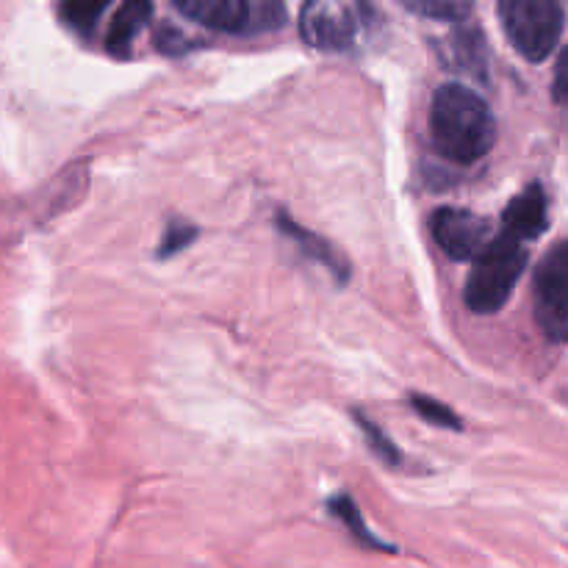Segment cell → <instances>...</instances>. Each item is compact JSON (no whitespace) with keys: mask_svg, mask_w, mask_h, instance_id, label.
<instances>
[{"mask_svg":"<svg viewBox=\"0 0 568 568\" xmlns=\"http://www.w3.org/2000/svg\"><path fill=\"white\" fill-rule=\"evenodd\" d=\"M194 239H197V227L189 225V222H183V220L170 222V225H166V231H164V239H161L159 258H170V255L181 253V250L189 247Z\"/></svg>","mask_w":568,"mask_h":568,"instance_id":"e0dca14e","label":"cell"},{"mask_svg":"<svg viewBox=\"0 0 568 568\" xmlns=\"http://www.w3.org/2000/svg\"><path fill=\"white\" fill-rule=\"evenodd\" d=\"M410 408H414L422 419H427L430 425L444 427V430H460V427H464V422L458 419V414H455L449 405L438 403V399L433 397H425V394H410Z\"/></svg>","mask_w":568,"mask_h":568,"instance_id":"9a60e30c","label":"cell"},{"mask_svg":"<svg viewBox=\"0 0 568 568\" xmlns=\"http://www.w3.org/2000/svg\"><path fill=\"white\" fill-rule=\"evenodd\" d=\"M150 17H153V3L148 0H131V3H122L116 9V14L111 17L109 33H105V50L111 55H128L133 39L142 33V28L148 26Z\"/></svg>","mask_w":568,"mask_h":568,"instance_id":"8fae6325","label":"cell"},{"mask_svg":"<svg viewBox=\"0 0 568 568\" xmlns=\"http://www.w3.org/2000/svg\"><path fill=\"white\" fill-rule=\"evenodd\" d=\"M547 227V194H544V189L538 183H532V186H527L525 192L510 200L508 211L503 216V233L525 244L544 236Z\"/></svg>","mask_w":568,"mask_h":568,"instance_id":"ba28073f","label":"cell"},{"mask_svg":"<svg viewBox=\"0 0 568 568\" xmlns=\"http://www.w3.org/2000/svg\"><path fill=\"white\" fill-rule=\"evenodd\" d=\"M155 44H159L161 53L178 55V53H183V50H186L192 42H189V39L183 37L178 28L164 26V28H159V33H155Z\"/></svg>","mask_w":568,"mask_h":568,"instance_id":"ac0fdd59","label":"cell"},{"mask_svg":"<svg viewBox=\"0 0 568 568\" xmlns=\"http://www.w3.org/2000/svg\"><path fill=\"white\" fill-rule=\"evenodd\" d=\"M403 6L419 17L447 22H460L471 14V3H458V0H405Z\"/></svg>","mask_w":568,"mask_h":568,"instance_id":"4fadbf2b","label":"cell"},{"mask_svg":"<svg viewBox=\"0 0 568 568\" xmlns=\"http://www.w3.org/2000/svg\"><path fill=\"white\" fill-rule=\"evenodd\" d=\"M536 322L552 344L568 342V242L555 244L541 258L532 281Z\"/></svg>","mask_w":568,"mask_h":568,"instance_id":"5b68a950","label":"cell"},{"mask_svg":"<svg viewBox=\"0 0 568 568\" xmlns=\"http://www.w3.org/2000/svg\"><path fill=\"white\" fill-rule=\"evenodd\" d=\"M499 20L510 44L527 61H544L564 33V9L555 0H505Z\"/></svg>","mask_w":568,"mask_h":568,"instance_id":"3957f363","label":"cell"},{"mask_svg":"<svg viewBox=\"0 0 568 568\" xmlns=\"http://www.w3.org/2000/svg\"><path fill=\"white\" fill-rule=\"evenodd\" d=\"M444 59L453 70H464L475 78H486V37L480 28L460 22L447 39H444Z\"/></svg>","mask_w":568,"mask_h":568,"instance_id":"30bf717a","label":"cell"},{"mask_svg":"<svg viewBox=\"0 0 568 568\" xmlns=\"http://www.w3.org/2000/svg\"><path fill=\"white\" fill-rule=\"evenodd\" d=\"M175 9L189 20L220 33H266L286 22V9L275 0H175Z\"/></svg>","mask_w":568,"mask_h":568,"instance_id":"277c9868","label":"cell"},{"mask_svg":"<svg viewBox=\"0 0 568 568\" xmlns=\"http://www.w3.org/2000/svg\"><path fill=\"white\" fill-rule=\"evenodd\" d=\"M327 510H331L336 519H342L344 525H347V530L353 532L358 541H364L366 547H375V549H386V552H392V547L383 541H377L375 536L369 532V527L364 525V519H361V510L358 505H355V499L349 497V494H338V497H333L331 503H327Z\"/></svg>","mask_w":568,"mask_h":568,"instance_id":"7c38bea8","label":"cell"},{"mask_svg":"<svg viewBox=\"0 0 568 568\" xmlns=\"http://www.w3.org/2000/svg\"><path fill=\"white\" fill-rule=\"evenodd\" d=\"M369 14L372 9L361 3L316 0V3L303 6V11H300V37L316 50L342 53V50L353 48Z\"/></svg>","mask_w":568,"mask_h":568,"instance_id":"8992f818","label":"cell"},{"mask_svg":"<svg viewBox=\"0 0 568 568\" xmlns=\"http://www.w3.org/2000/svg\"><path fill=\"white\" fill-rule=\"evenodd\" d=\"M277 227H281V233H286V236L292 239V242L297 244L305 255H308V258L320 261L327 272H333L338 283L347 281L349 277L347 258H344V255L338 253L331 242H327V239L316 236V233H311L308 227L297 225V222H294L286 211H277Z\"/></svg>","mask_w":568,"mask_h":568,"instance_id":"9c48e42d","label":"cell"},{"mask_svg":"<svg viewBox=\"0 0 568 568\" xmlns=\"http://www.w3.org/2000/svg\"><path fill=\"white\" fill-rule=\"evenodd\" d=\"M355 419H358V427H361V430H364V436H366V442H369L372 453H375L377 458L383 460V464L399 466L403 455H399L397 444H394L392 438H388L386 433H383V427L377 425L375 419H369V416H366V414H361V410H355Z\"/></svg>","mask_w":568,"mask_h":568,"instance_id":"5bb4252c","label":"cell"},{"mask_svg":"<svg viewBox=\"0 0 568 568\" xmlns=\"http://www.w3.org/2000/svg\"><path fill=\"white\" fill-rule=\"evenodd\" d=\"M430 136L455 164H477L497 142V120L486 100L460 83H444L430 103Z\"/></svg>","mask_w":568,"mask_h":568,"instance_id":"6da1fadb","label":"cell"},{"mask_svg":"<svg viewBox=\"0 0 568 568\" xmlns=\"http://www.w3.org/2000/svg\"><path fill=\"white\" fill-rule=\"evenodd\" d=\"M103 11L105 3H100V0H75V3L61 6V17H64L67 26L81 33H92Z\"/></svg>","mask_w":568,"mask_h":568,"instance_id":"2e32d148","label":"cell"},{"mask_svg":"<svg viewBox=\"0 0 568 568\" xmlns=\"http://www.w3.org/2000/svg\"><path fill=\"white\" fill-rule=\"evenodd\" d=\"M527 250L516 239L494 236V242L475 258V266L466 281V305L475 314H497L514 294L516 283L525 275Z\"/></svg>","mask_w":568,"mask_h":568,"instance_id":"7a4b0ae2","label":"cell"},{"mask_svg":"<svg viewBox=\"0 0 568 568\" xmlns=\"http://www.w3.org/2000/svg\"><path fill=\"white\" fill-rule=\"evenodd\" d=\"M552 98H555V103H568V48L560 53L558 67H555Z\"/></svg>","mask_w":568,"mask_h":568,"instance_id":"d6986e66","label":"cell"},{"mask_svg":"<svg viewBox=\"0 0 568 568\" xmlns=\"http://www.w3.org/2000/svg\"><path fill=\"white\" fill-rule=\"evenodd\" d=\"M433 239L453 261H475L494 242L491 222L464 209H438L430 220Z\"/></svg>","mask_w":568,"mask_h":568,"instance_id":"52a82bcc","label":"cell"}]
</instances>
